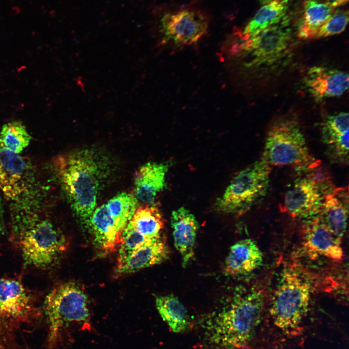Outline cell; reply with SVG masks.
Masks as SVG:
<instances>
[{"mask_svg": "<svg viewBox=\"0 0 349 349\" xmlns=\"http://www.w3.org/2000/svg\"><path fill=\"white\" fill-rule=\"evenodd\" d=\"M128 223L144 236L158 238H161L164 221L159 208L150 204L137 207Z\"/></svg>", "mask_w": 349, "mask_h": 349, "instance_id": "25", "label": "cell"}, {"mask_svg": "<svg viewBox=\"0 0 349 349\" xmlns=\"http://www.w3.org/2000/svg\"><path fill=\"white\" fill-rule=\"evenodd\" d=\"M174 245L185 267L194 256L199 224L194 215L184 207L174 210L171 216Z\"/></svg>", "mask_w": 349, "mask_h": 349, "instance_id": "16", "label": "cell"}, {"mask_svg": "<svg viewBox=\"0 0 349 349\" xmlns=\"http://www.w3.org/2000/svg\"><path fill=\"white\" fill-rule=\"evenodd\" d=\"M259 0L263 5L244 28L241 35L244 40L278 24L288 8V0Z\"/></svg>", "mask_w": 349, "mask_h": 349, "instance_id": "22", "label": "cell"}, {"mask_svg": "<svg viewBox=\"0 0 349 349\" xmlns=\"http://www.w3.org/2000/svg\"><path fill=\"white\" fill-rule=\"evenodd\" d=\"M321 137L329 157L336 161L348 160L349 114L329 115L321 125Z\"/></svg>", "mask_w": 349, "mask_h": 349, "instance_id": "15", "label": "cell"}, {"mask_svg": "<svg viewBox=\"0 0 349 349\" xmlns=\"http://www.w3.org/2000/svg\"><path fill=\"white\" fill-rule=\"evenodd\" d=\"M89 226L93 232L95 244L105 253L113 252L119 246L122 234L105 204L95 208Z\"/></svg>", "mask_w": 349, "mask_h": 349, "instance_id": "21", "label": "cell"}, {"mask_svg": "<svg viewBox=\"0 0 349 349\" xmlns=\"http://www.w3.org/2000/svg\"><path fill=\"white\" fill-rule=\"evenodd\" d=\"M159 23L164 40L177 46L197 43L206 34L208 28L206 16L200 11L191 9L166 13Z\"/></svg>", "mask_w": 349, "mask_h": 349, "instance_id": "10", "label": "cell"}, {"mask_svg": "<svg viewBox=\"0 0 349 349\" xmlns=\"http://www.w3.org/2000/svg\"><path fill=\"white\" fill-rule=\"evenodd\" d=\"M311 292L310 282L299 269H284L270 308L274 326L286 335L299 331L308 311Z\"/></svg>", "mask_w": 349, "mask_h": 349, "instance_id": "4", "label": "cell"}, {"mask_svg": "<svg viewBox=\"0 0 349 349\" xmlns=\"http://www.w3.org/2000/svg\"><path fill=\"white\" fill-rule=\"evenodd\" d=\"M348 22V11L337 10L333 12L328 20L317 30L314 39L338 34L345 30Z\"/></svg>", "mask_w": 349, "mask_h": 349, "instance_id": "29", "label": "cell"}, {"mask_svg": "<svg viewBox=\"0 0 349 349\" xmlns=\"http://www.w3.org/2000/svg\"><path fill=\"white\" fill-rule=\"evenodd\" d=\"M334 8L319 0H305L303 13L297 27V34L302 39H314L317 30L331 17Z\"/></svg>", "mask_w": 349, "mask_h": 349, "instance_id": "23", "label": "cell"}, {"mask_svg": "<svg viewBox=\"0 0 349 349\" xmlns=\"http://www.w3.org/2000/svg\"><path fill=\"white\" fill-rule=\"evenodd\" d=\"M260 290L237 287L204 320L208 340L222 349H240L252 339L264 307Z\"/></svg>", "mask_w": 349, "mask_h": 349, "instance_id": "1", "label": "cell"}, {"mask_svg": "<svg viewBox=\"0 0 349 349\" xmlns=\"http://www.w3.org/2000/svg\"><path fill=\"white\" fill-rule=\"evenodd\" d=\"M271 166L261 158L239 172L232 179L215 208L224 214H241L266 194Z\"/></svg>", "mask_w": 349, "mask_h": 349, "instance_id": "7", "label": "cell"}, {"mask_svg": "<svg viewBox=\"0 0 349 349\" xmlns=\"http://www.w3.org/2000/svg\"><path fill=\"white\" fill-rule=\"evenodd\" d=\"M263 261V253L255 241L245 238L230 247L223 272L227 275L247 274L260 267Z\"/></svg>", "mask_w": 349, "mask_h": 349, "instance_id": "17", "label": "cell"}, {"mask_svg": "<svg viewBox=\"0 0 349 349\" xmlns=\"http://www.w3.org/2000/svg\"><path fill=\"white\" fill-rule=\"evenodd\" d=\"M137 202L134 195L123 192L116 195L105 204L121 234L137 209Z\"/></svg>", "mask_w": 349, "mask_h": 349, "instance_id": "26", "label": "cell"}, {"mask_svg": "<svg viewBox=\"0 0 349 349\" xmlns=\"http://www.w3.org/2000/svg\"><path fill=\"white\" fill-rule=\"evenodd\" d=\"M312 173L297 180L286 193L283 211L298 218H310L319 214L325 196L335 189L325 178Z\"/></svg>", "mask_w": 349, "mask_h": 349, "instance_id": "9", "label": "cell"}, {"mask_svg": "<svg viewBox=\"0 0 349 349\" xmlns=\"http://www.w3.org/2000/svg\"><path fill=\"white\" fill-rule=\"evenodd\" d=\"M0 189L11 204L41 199L46 190L30 159L0 146Z\"/></svg>", "mask_w": 349, "mask_h": 349, "instance_id": "8", "label": "cell"}, {"mask_svg": "<svg viewBox=\"0 0 349 349\" xmlns=\"http://www.w3.org/2000/svg\"><path fill=\"white\" fill-rule=\"evenodd\" d=\"M348 0H327L326 2L332 7L335 8L346 3Z\"/></svg>", "mask_w": 349, "mask_h": 349, "instance_id": "32", "label": "cell"}, {"mask_svg": "<svg viewBox=\"0 0 349 349\" xmlns=\"http://www.w3.org/2000/svg\"><path fill=\"white\" fill-rule=\"evenodd\" d=\"M31 136L19 121L4 124L0 132V146L16 154H20L29 144Z\"/></svg>", "mask_w": 349, "mask_h": 349, "instance_id": "27", "label": "cell"}, {"mask_svg": "<svg viewBox=\"0 0 349 349\" xmlns=\"http://www.w3.org/2000/svg\"><path fill=\"white\" fill-rule=\"evenodd\" d=\"M158 238H149L144 236L128 223L121 235L117 265L123 263L139 248Z\"/></svg>", "mask_w": 349, "mask_h": 349, "instance_id": "28", "label": "cell"}, {"mask_svg": "<svg viewBox=\"0 0 349 349\" xmlns=\"http://www.w3.org/2000/svg\"><path fill=\"white\" fill-rule=\"evenodd\" d=\"M104 159L92 149L70 152L55 158L53 170L77 216L90 225L105 168Z\"/></svg>", "mask_w": 349, "mask_h": 349, "instance_id": "3", "label": "cell"}, {"mask_svg": "<svg viewBox=\"0 0 349 349\" xmlns=\"http://www.w3.org/2000/svg\"><path fill=\"white\" fill-rule=\"evenodd\" d=\"M307 90L316 101L341 95L349 88V75L324 66L310 68L304 79Z\"/></svg>", "mask_w": 349, "mask_h": 349, "instance_id": "13", "label": "cell"}, {"mask_svg": "<svg viewBox=\"0 0 349 349\" xmlns=\"http://www.w3.org/2000/svg\"><path fill=\"white\" fill-rule=\"evenodd\" d=\"M16 329L0 318V349H20L15 333Z\"/></svg>", "mask_w": 349, "mask_h": 349, "instance_id": "30", "label": "cell"}, {"mask_svg": "<svg viewBox=\"0 0 349 349\" xmlns=\"http://www.w3.org/2000/svg\"><path fill=\"white\" fill-rule=\"evenodd\" d=\"M3 197L2 192L0 189V229L2 230L4 228V220H3V214H4V208H3V200L2 198Z\"/></svg>", "mask_w": 349, "mask_h": 349, "instance_id": "31", "label": "cell"}, {"mask_svg": "<svg viewBox=\"0 0 349 349\" xmlns=\"http://www.w3.org/2000/svg\"><path fill=\"white\" fill-rule=\"evenodd\" d=\"M171 162H148L142 166L136 173L134 185L135 197L146 205L154 203L155 198L164 188L165 175Z\"/></svg>", "mask_w": 349, "mask_h": 349, "instance_id": "18", "label": "cell"}, {"mask_svg": "<svg viewBox=\"0 0 349 349\" xmlns=\"http://www.w3.org/2000/svg\"><path fill=\"white\" fill-rule=\"evenodd\" d=\"M348 194L344 190L334 189L324 197L319 217L327 229L342 239L347 225Z\"/></svg>", "mask_w": 349, "mask_h": 349, "instance_id": "19", "label": "cell"}, {"mask_svg": "<svg viewBox=\"0 0 349 349\" xmlns=\"http://www.w3.org/2000/svg\"><path fill=\"white\" fill-rule=\"evenodd\" d=\"M44 311L48 324L47 349L58 342L64 329L74 322L89 320L88 299L83 288L74 282L54 287L46 297Z\"/></svg>", "mask_w": 349, "mask_h": 349, "instance_id": "6", "label": "cell"}, {"mask_svg": "<svg viewBox=\"0 0 349 349\" xmlns=\"http://www.w3.org/2000/svg\"><path fill=\"white\" fill-rule=\"evenodd\" d=\"M38 315L34 299L19 278L0 279V318L16 328Z\"/></svg>", "mask_w": 349, "mask_h": 349, "instance_id": "11", "label": "cell"}, {"mask_svg": "<svg viewBox=\"0 0 349 349\" xmlns=\"http://www.w3.org/2000/svg\"><path fill=\"white\" fill-rule=\"evenodd\" d=\"M270 26L244 40L241 48L253 58L250 64H268L279 59L286 50L291 31L284 23Z\"/></svg>", "mask_w": 349, "mask_h": 349, "instance_id": "12", "label": "cell"}, {"mask_svg": "<svg viewBox=\"0 0 349 349\" xmlns=\"http://www.w3.org/2000/svg\"><path fill=\"white\" fill-rule=\"evenodd\" d=\"M157 309L161 318L175 333L185 331L189 325L187 309L178 299L173 294L156 298Z\"/></svg>", "mask_w": 349, "mask_h": 349, "instance_id": "24", "label": "cell"}, {"mask_svg": "<svg viewBox=\"0 0 349 349\" xmlns=\"http://www.w3.org/2000/svg\"><path fill=\"white\" fill-rule=\"evenodd\" d=\"M43 202L11 204L13 234L24 262L44 269L50 267L66 251L65 237L43 215Z\"/></svg>", "mask_w": 349, "mask_h": 349, "instance_id": "2", "label": "cell"}, {"mask_svg": "<svg viewBox=\"0 0 349 349\" xmlns=\"http://www.w3.org/2000/svg\"><path fill=\"white\" fill-rule=\"evenodd\" d=\"M341 243V240L327 229L319 216L311 219L305 227L302 248L309 256L340 260L343 255Z\"/></svg>", "mask_w": 349, "mask_h": 349, "instance_id": "14", "label": "cell"}, {"mask_svg": "<svg viewBox=\"0 0 349 349\" xmlns=\"http://www.w3.org/2000/svg\"><path fill=\"white\" fill-rule=\"evenodd\" d=\"M261 159L270 166H288L302 171L319 164L311 154L299 124L291 120H280L271 126Z\"/></svg>", "mask_w": 349, "mask_h": 349, "instance_id": "5", "label": "cell"}, {"mask_svg": "<svg viewBox=\"0 0 349 349\" xmlns=\"http://www.w3.org/2000/svg\"><path fill=\"white\" fill-rule=\"evenodd\" d=\"M169 256V249L160 238L139 248L123 263L117 265L116 273L118 275L131 273L160 264Z\"/></svg>", "mask_w": 349, "mask_h": 349, "instance_id": "20", "label": "cell"}]
</instances>
